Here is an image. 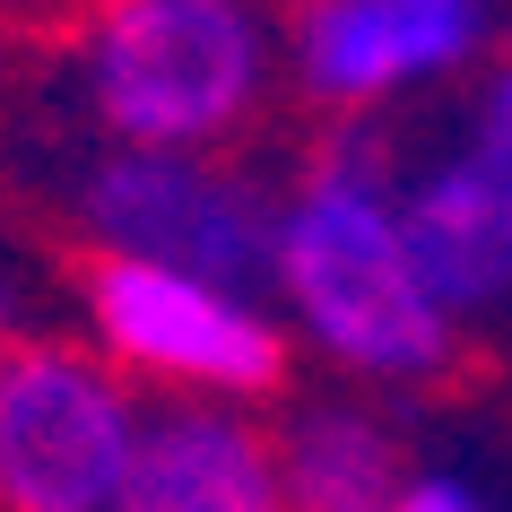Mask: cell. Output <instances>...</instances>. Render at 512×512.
Instances as JSON below:
<instances>
[{"label": "cell", "instance_id": "cell-11", "mask_svg": "<svg viewBox=\"0 0 512 512\" xmlns=\"http://www.w3.org/2000/svg\"><path fill=\"white\" fill-rule=\"evenodd\" d=\"M400 512H486V504H478V495H469L460 478H408Z\"/></svg>", "mask_w": 512, "mask_h": 512}, {"label": "cell", "instance_id": "cell-10", "mask_svg": "<svg viewBox=\"0 0 512 512\" xmlns=\"http://www.w3.org/2000/svg\"><path fill=\"white\" fill-rule=\"evenodd\" d=\"M460 157L512 183V61H495V70H486L478 105H469V148H460Z\"/></svg>", "mask_w": 512, "mask_h": 512}, {"label": "cell", "instance_id": "cell-3", "mask_svg": "<svg viewBox=\"0 0 512 512\" xmlns=\"http://www.w3.org/2000/svg\"><path fill=\"white\" fill-rule=\"evenodd\" d=\"M79 226L113 261L183 270L226 296H261L278 278V200L209 157H96L79 183Z\"/></svg>", "mask_w": 512, "mask_h": 512}, {"label": "cell", "instance_id": "cell-9", "mask_svg": "<svg viewBox=\"0 0 512 512\" xmlns=\"http://www.w3.org/2000/svg\"><path fill=\"white\" fill-rule=\"evenodd\" d=\"M278 495L287 512H400V434L374 408L313 400L278 434Z\"/></svg>", "mask_w": 512, "mask_h": 512}, {"label": "cell", "instance_id": "cell-8", "mask_svg": "<svg viewBox=\"0 0 512 512\" xmlns=\"http://www.w3.org/2000/svg\"><path fill=\"white\" fill-rule=\"evenodd\" d=\"M391 209H400V243L426 278V296L452 322L512 304V183L504 174L452 157L434 174H417Z\"/></svg>", "mask_w": 512, "mask_h": 512}, {"label": "cell", "instance_id": "cell-5", "mask_svg": "<svg viewBox=\"0 0 512 512\" xmlns=\"http://www.w3.org/2000/svg\"><path fill=\"white\" fill-rule=\"evenodd\" d=\"M87 330L105 365L157 374L174 391H209V400H270L287 382V330L261 313L252 296L200 287L183 270H148V261H113L96 252L79 278Z\"/></svg>", "mask_w": 512, "mask_h": 512}, {"label": "cell", "instance_id": "cell-7", "mask_svg": "<svg viewBox=\"0 0 512 512\" xmlns=\"http://www.w3.org/2000/svg\"><path fill=\"white\" fill-rule=\"evenodd\" d=\"M113 512H287V495H278V434H261L226 400L148 408Z\"/></svg>", "mask_w": 512, "mask_h": 512}, {"label": "cell", "instance_id": "cell-12", "mask_svg": "<svg viewBox=\"0 0 512 512\" xmlns=\"http://www.w3.org/2000/svg\"><path fill=\"white\" fill-rule=\"evenodd\" d=\"M0 356H9V278H0Z\"/></svg>", "mask_w": 512, "mask_h": 512}, {"label": "cell", "instance_id": "cell-2", "mask_svg": "<svg viewBox=\"0 0 512 512\" xmlns=\"http://www.w3.org/2000/svg\"><path fill=\"white\" fill-rule=\"evenodd\" d=\"M270 79L252 0H105L87 18V113L131 157H200Z\"/></svg>", "mask_w": 512, "mask_h": 512}, {"label": "cell", "instance_id": "cell-1", "mask_svg": "<svg viewBox=\"0 0 512 512\" xmlns=\"http://www.w3.org/2000/svg\"><path fill=\"white\" fill-rule=\"evenodd\" d=\"M270 287L296 304L313 348L365 382H426L452 365V313L426 296V278L400 243V209L382 200L374 174L322 165L278 209Z\"/></svg>", "mask_w": 512, "mask_h": 512}, {"label": "cell", "instance_id": "cell-4", "mask_svg": "<svg viewBox=\"0 0 512 512\" xmlns=\"http://www.w3.org/2000/svg\"><path fill=\"white\" fill-rule=\"evenodd\" d=\"M148 408L96 348L0 356V512H113Z\"/></svg>", "mask_w": 512, "mask_h": 512}, {"label": "cell", "instance_id": "cell-6", "mask_svg": "<svg viewBox=\"0 0 512 512\" xmlns=\"http://www.w3.org/2000/svg\"><path fill=\"white\" fill-rule=\"evenodd\" d=\"M486 44V0H313L296 18V79L322 105H374L408 79L460 70Z\"/></svg>", "mask_w": 512, "mask_h": 512}]
</instances>
